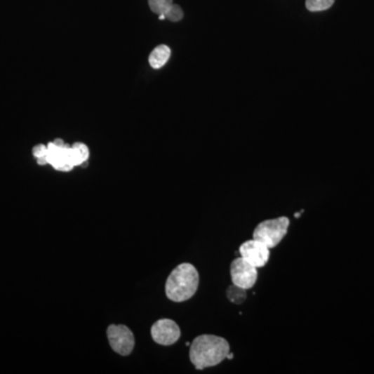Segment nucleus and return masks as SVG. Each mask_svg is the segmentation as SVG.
<instances>
[{"instance_id":"f257e3e1","label":"nucleus","mask_w":374,"mask_h":374,"mask_svg":"<svg viewBox=\"0 0 374 374\" xmlns=\"http://www.w3.org/2000/svg\"><path fill=\"white\" fill-rule=\"evenodd\" d=\"M229 354L228 341L215 335H201L190 345V362L198 370L220 364Z\"/></svg>"},{"instance_id":"f03ea898","label":"nucleus","mask_w":374,"mask_h":374,"mask_svg":"<svg viewBox=\"0 0 374 374\" xmlns=\"http://www.w3.org/2000/svg\"><path fill=\"white\" fill-rule=\"evenodd\" d=\"M200 284L198 270L190 263H182L172 270L166 283L168 300L182 302L196 294Z\"/></svg>"},{"instance_id":"7ed1b4c3","label":"nucleus","mask_w":374,"mask_h":374,"mask_svg":"<svg viewBox=\"0 0 374 374\" xmlns=\"http://www.w3.org/2000/svg\"><path fill=\"white\" fill-rule=\"evenodd\" d=\"M290 220L286 216L260 222L253 233V239L262 242L268 248L278 246L288 231Z\"/></svg>"},{"instance_id":"20e7f679","label":"nucleus","mask_w":374,"mask_h":374,"mask_svg":"<svg viewBox=\"0 0 374 374\" xmlns=\"http://www.w3.org/2000/svg\"><path fill=\"white\" fill-rule=\"evenodd\" d=\"M107 338L110 347L120 356H129L133 352L135 340L128 326L112 324L107 328Z\"/></svg>"},{"instance_id":"39448f33","label":"nucleus","mask_w":374,"mask_h":374,"mask_svg":"<svg viewBox=\"0 0 374 374\" xmlns=\"http://www.w3.org/2000/svg\"><path fill=\"white\" fill-rule=\"evenodd\" d=\"M230 272L233 284L246 290L252 288L258 279V268L244 260L242 257L233 260Z\"/></svg>"},{"instance_id":"423d86ee","label":"nucleus","mask_w":374,"mask_h":374,"mask_svg":"<svg viewBox=\"0 0 374 374\" xmlns=\"http://www.w3.org/2000/svg\"><path fill=\"white\" fill-rule=\"evenodd\" d=\"M151 336L159 345L168 347L179 340L181 336L180 328L172 319H161L153 324L151 328Z\"/></svg>"},{"instance_id":"0eeeda50","label":"nucleus","mask_w":374,"mask_h":374,"mask_svg":"<svg viewBox=\"0 0 374 374\" xmlns=\"http://www.w3.org/2000/svg\"><path fill=\"white\" fill-rule=\"evenodd\" d=\"M242 258L255 267H263L269 259V248L262 242L253 239L252 241L243 242L239 248Z\"/></svg>"},{"instance_id":"6e6552de","label":"nucleus","mask_w":374,"mask_h":374,"mask_svg":"<svg viewBox=\"0 0 374 374\" xmlns=\"http://www.w3.org/2000/svg\"><path fill=\"white\" fill-rule=\"evenodd\" d=\"M171 56V49L166 45H159L149 56V62L154 69H161L168 62Z\"/></svg>"},{"instance_id":"1a4fd4ad","label":"nucleus","mask_w":374,"mask_h":374,"mask_svg":"<svg viewBox=\"0 0 374 374\" xmlns=\"http://www.w3.org/2000/svg\"><path fill=\"white\" fill-rule=\"evenodd\" d=\"M148 4L153 13L159 15H159L166 16V13L174 4V2L173 0H148Z\"/></svg>"},{"instance_id":"9d476101","label":"nucleus","mask_w":374,"mask_h":374,"mask_svg":"<svg viewBox=\"0 0 374 374\" xmlns=\"http://www.w3.org/2000/svg\"><path fill=\"white\" fill-rule=\"evenodd\" d=\"M335 0H306V8L310 12H322V11L328 10Z\"/></svg>"},{"instance_id":"9b49d317","label":"nucleus","mask_w":374,"mask_h":374,"mask_svg":"<svg viewBox=\"0 0 374 374\" xmlns=\"http://www.w3.org/2000/svg\"><path fill=\"white\" fill-rule=\"evenodd\" d=\"M227 296L229 300L235 304H241L246 298V289H242L241 287L236 286L233 284V286H230L227 290Z\"/></svg>"},{"instance_id":"f8f14e48","label":"nucleus","mask_w":374,"mask_h":374,"mask_svg":"<svg viewBox=\"0 0 374 374\" xmlns=\"http://www.w3.org/2000/svg\"><path fill=\"white\" fill-rule=\"evenodd\" d=\"M182 8H181L180 6H177V4H173V6H171L170 10H168V13L166 14V19L172 21V22H178V21L182 20Z\"/></svg>"},{"instance_id":"ddd939ff","label":"nucleus","mask_w":374,"mask_h":374,"mask_svg":"<svg viewBox=\"0 0 374 374\" xmlns=\"http://www.w3.org/2000/svg\"><path fill=\"white\" fill-rule=\"evenodd\" d=\"M302 211H300V213H295V214H294V216H295V218H298V216L302 215Z\"/></svg>"}]
</instances>
